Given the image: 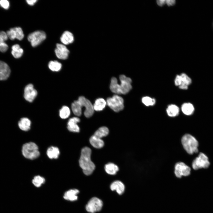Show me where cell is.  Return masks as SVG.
I'll return each mask as SVG.
<instances>
[{
    "instance_id": "obj_15",
    "label": "cell",
    "mask_w": 213,
    "mask_h": 213,
    "mask_svg": "<svg viewBox=\"0 0 213 213\" xmlns=\"http://www.w3.org/2000/svg\"><path fill=\"white\" fill-rule=\"evenodd\" d=\"M110 188L112 191L116 190L118 193L121 195L124 191L125 187L124 184L121 181L116 180L111 184Z\"/></svg>"
},
{
    "instance_id": "obj_38",
    "label": "cell",
    "mask_w": 213,
    "mask_h": 213,
    "mask_svg": "<svg viewBox=\"0 0 213 213\" xmlns=\"http://www.w3.org/2000/svg\"><path fill=\"white\" fill-rule=\"evenodd\" d=\"M181 82V77L180 75H178L176 76L175 80V83L176 86H179Z\"/></svg>"
},
{
    "instance_id": "obj_21",
    "label": "cell",
    "mask_w": 213,
    "mask_h": 213,
    "mask_svg": "<svg viewBox=\"0 0 213 213\" xmlns=\"http://www.w3.org/2000/svg\"><path fill=\"white\" fill-rule=\"evenodd\" d=\"M59 154V149L57 147L51 146L47 150V154L50 159H57Z\"/></svg>"
},
{
    "instance_id": "obj_36",
    "label": "cell",
    "mask_w": 213,
    "mask_h": 213,
    "mask_svg": "<svg viewBox=\"0 0 213 213\" xmlns=\"http://www.w3.org/2000/svg\"><path fill=\"white\" fill-rule=\"evenodd\" d=\"M0 5L4 9H7L9 7V4L7 0H1L0 1Z\"/></svg>"
},
{
    "instance_id": "obj_16",
    "label": "cell",
    "mask_w": 213,
    "mask_h": 213,
    "mask_svg": "<svg viewBox=\"0 0 213 213\" xmlns=\"http://www.w3.org/2000/svg\"><path fill=\"white\" fill-rule=\"evenodd\" d=\"M61 42L65 45H68L72 43L74 40L72 34L68 31H64L60 38Z\"/></svg>"
},
{
    "instance_id": "obj_32",
    "label": "cell",
    "mask_w": 213,
    "mask_h": 213,
    "mask_svg": "<svg viewBox=\"0 0 213 213\" xmlns=\"http://www.w3.org/2000/svg\"><path fill=\"white\" fill-rule=\"evenodd\" d=\"M70 111L69 108L67 106H63L59 110V114L60 117L63 119H65L69 116Z\"/></svg>"
},
{
    "instance_id": "obj_18",
    "label": "cell",
    "mask_w": 213,
    "mask_h": 213,
    "mask_svg": "<svg viewBox=\"0 0 213 213\" xmlns=\"http://www.w3.org/2000/svg\"><path fill=\"white\" fill-rule=\"evenodd\" d=\"M31 122L28 118L23 117L21 119L18 123V125L20 128L24 131H28L30 128Z\"/></svg>"
},
{
    "instance_id": "obj_10",
    "label": "cell",
    "mask_w": 213,
    "mask_h": 213,
    "mask_svg": "<svg viewBox=\"0 0 213 213\" xmlns=\"http://www.w3.org/2000/svg\"><path fill=\"white\" fill-rule=\"evenodd\" d=\"M78 100L82 107L84 106L85 108L84 112L85 116L87 118L91 117L94 113V110L91 101L83 96H80Z\"/></svg>"
},
{
    "instance_id": "obj_23",
    "label": "cell",
    "mask_w": 213,
    "mask_h": 213,
    "mask_svg": "<svg viewBox=\"0 0 213 213\" xmlns=\"http://www.w3.org/2000/svg\"><path fill=\"white\" fill-rule=\"evenodd\" d=\"M106 104V102L104 99L98 98L96 100L93 105L94 110L97 111H101L105 107Z\"/></svg>"
},
{
    "instance_id": "obj_20",
    "label": "cell",
    "mask_w": 213,
    "mask_h": 213,
    "mask_svg": "<svg viewBox=\"0 0 213 213\" xmlns=\"http://www.w3.org/2000/svg\"><path fill=\"white\" fill-rule=\"evenodd\" d=\"M89 141L91 145L96 148H101L104 145V142L101 138H99L94 135L91 137Z\"/></svg>"
},
{
    "instance_id": "obj_22",
    "label": "cell",
    "mask_w": 213,
    "mask_h": 213,
    "mask_svg": "<svg viewBox=\"0 0 213 213\" xmlns=\"http://www.w3.org/2000/svg\"><path fill=\"white\" fill-rule=\"evenodd\" d=\"M168 115L171 117H174L177 116L179 112V109L175 104H170L169 105L166 109Z\"/></svg>"
},
{
    "instance_id": "obj_4",
    "label": "cell",
    "mask_w": 213,
    "mask_h": 213,
    "mask_svg": "<svg viewBox=\"0 0 213 213\" xmlns=\"http://www.w3.org/2000/svg\"><path fill=\"white\" fill-rule=\"evenodd\" d=\"M210 165V162L208 156L205 154L200 152L197 156L192 161V168L195 170L202 168L206 169Z\"/></svg>"
},
{
    "instance_id": "obj_3",
    "label": "cell",
    "mask_w": 213,
    "mask_h": 213,
    "mask_svg": "<svg viewBox=\"0 0 213 213\" xmlns=\"http://www.w3.org/2000/svg\"><path fill=\"white\" fill-rule=\"evenodd\" d=\"M22 153L26 158L31 160L37 158L40 155L38 147L33 142L26 143L23 145Z\"/></svg>"
},
{
    "instance_id": "obj_27",
    "label": "cell",
    "mask_w": 213,
    "mask_h": 213,
    "mask_svg": "<svg viewBox=\"0 0 213 213\" xmlns=\"http://www.w3.org/2000/svg\"><path fill=\"white\" fill-rule=\"evenodd\" d=\"M11 53L13 56L16 58L20 57L23 54V50L19 45L16 44L12 46Z\"/></svg>"
},
{
    "instance_id": "obj_12",
    "label": "cell",
    "mask_w": 213,
    "mask_h": 213,
    "mask_svg": "<svg viewBox=\"0 0 213 213\" xmlns=\"http://www.w3.org/2000/svg\"><path fill=\"white\" fill-rule=\"evenodd\" d=\"M56 56L58 58L65 59L68 57L69 51L64 44L57 43L55 50Z\"/></svg>"
},
{
    "instance_id": "obj_40",
    "label": "cell",
    "mask_w": 213,
    "mask_h": 213,
    "mask_svg": "<svg viewBox=\"0 0 213 213\" xmlns=\"http://www.w3.org/2000/svg\"><path fill=\"white\" fill-rule=\"evenodd\" d=\"M156 2L158 5L160 6H162L166 3L165 0H158Z\"/></svg>"
},
{
    "instance_id": "obj_34",
    "label": "cell",
    "mask_w": 213,
    "mask_h": 213,
    "mask_svg": "<svg viewBox=\"0 0 213 213\" xmlns=\"http://www.w3.org/2000/svg\"><path fill=\"white\" fill-rule=\"evenodd\" d=\"M142 101L145 105L147 106H153L156 103L155 99L147 96L143 97L142 98Z\"/></svg>"
},
{
    "instance_id": "obj_17",
    "label": "cell",
    "mask_w": 213,
    "mask_h": 213,
    "mask_svg": "<svg viewBox=\"0 0 213 213\" xmlns=\"http://www.w3.org/2000/svg\"><path fill=\"white\" fill-rule=\"evenodd\" d=\"M79 193V191L77 189L70 190L64 193V198L66 200L70 201H76L78 199L77 195Z\"/></svg>"
},
{
    "instance_id": "obj_28",
    "label": "cell",
    "mask_w": 213,
    "mask_h": 213,
    "mask_svg": "<svg viewBox=\"0 0 213 213\" xmlns=\"http://www.w3.org/2000/svg\"><path fill=\"white\" fill-rule=\"evenodd\" d=\"M110 88L112 92L120 94L119 84L118 83L117 78L114 77L111 78Z\"/></svg>"
},
{
    "instance_id": "obj_29",
    "label": "cell",
    "mask_w": 213,
    "mask_h": 213,
    "mask_svg": "<svg viewBox=\"0 0 213 213\" xmlns=\"http://www.w3.org/2000/svg\"><path fill=\"white\" fill-rule=\"evenodd\" d=\"M109 130L107 128L103 126L99 128L93 135L95 136L101 138L104 137L106 136L109 134Z\"/></svg>"
},
{
    "instance_id": "obj_1",
    "label": "cell",
    "mask_w": 213,
    "mask_h": 213,
    "mask_svg": "<svg viewBox=\"0 0 213 213\" xmlns=\"http://www.w3.org/2000/svg\"><path fill=\"white\" fill-rule=\"evenodd\" d=\"M91 151L89 147H85L81 150L79 160L80 167L84 173L87 175H91L94 170L95 166L91 159Z\"/></svg>"
},
{
    "instance_id": "obj_8",
    "label": "cell",
    "mask_w": 213,
    "mask_h": 213,
    "mask_svg": "<svg viewBox=\"0 0 213 213\" xmlns=\"http://www.w3.org/2000/svg\"><path fill=\"white\" fill-rule=\"evenodd\" d=\"M103 206L102 201L96 197L91 198L86 206V209L87 212L94 213L100 211Z\"/></svg>"
},
{
    "instance_id": "obj_2",
    "label": "cell",
    "mask_w": 213,
    "mask_h": 213,
    "mask_svg": "<svg viewBox=\"0 0 213 213\" xmlns=\"http://www.w3.org/2000/svg\"><path fill=\"white\" fill-rule=\"evenodd\" d=\"M181 144L185 151L189 155L198 152L199 143L196 138L189 133H185L181 137Z\"/></svg>"
},
{
    "instance_id": "obj_41",
    "label": "cell",
    "mask_w": 213,
    "mask_h": 213,
    "mask_svg": "<svg viewBox=\"0 0 213 213\" xmlns=\"http://www.w3.org/2000/svg\"><path fill=\"white\" fill-rule=\"evenodd\" d=\"M37 1V0H26V2L28 4L30 5H33Z\"/></svg>"
},
{
    "instance_id": "obj_19",
    "label": "cell",
    "mask_w": 213,
    "mask_h": 213,
    "mask_svg": "<svg viewBox=\"0 0 213 213\" xmlns=\"http://www.w3.org/2000/svg\"><path fill=\"white\" fill-rule=\"evenodd\" d=\"M180 75L181 77V82L179 87L180 89H187L188 86L191 83V80L185 73H182Z\"/></svg>"
},
{
    "instance_id": "obj_9",
    "label": "cell",
    "mask_w": 213,
    "mask_h": 213,
    "mask_svg": "<svg viewBox=\"0 0 213 213\" xmlns=\"http://www.w3.org/2000/svg\"><path fill=\"white\" fill-rule=\"evenodd\" d=\"M119 78L120 81V84H119L120 94H126L132 88V80L130 78L123 75H121Z\"/></svg>"
},
{
    "instance_id": "obj_24",
    "label": "cell",
    "mask_w": 213,
    "mask_h": 213,
    "mask_svg": "<svg viewBox=\"0 0 213 213\" xmlns=\"http://www.w3.org/2000/svg\"><path fill=\"white\" fill-rule=\"evenodd\" d=\"M104 169L106 172L111 175H115L119 170L118 167L112 163H109L106 164L105 166Z\"/></svg>"
},
{
    "instance_id": "obj_31",
    "label": "cell",
    "mask_w": 213,
    "mask_h": 213,
    "mask_svg": "<svg viewBox=\"0 0 213 213\" xmlns=\"http://www.w3.org/2000/svg\"><path fill=\"white\" fill-rule=\"evenodd\" d=\"M49 69L53 71H59L62 67V64L57 61H50L48 64Z\"/></svg>"
},
{
    "instance_id": "obj_14",
    "label": "cell",
    "mask_w": 213,
    "mask_h": 213,
    "mask_svg": "<svg viewBox=\"0 0 213 213\" xmlns=\"http://www.w3.org/2000/svg\"><path fill=\"white\" fill-rule=\"evenodd\" d=\"M10 73V69L8 64L0 61V80L7 79L9 76Z\"/></svg>"
},
{
    "instance_id": "obj_5",
    "label": "cell",
    "mask_w": 213,
    "mask_h": 213,
    "mask_svg": "<svg viewBox=\"0 0 213 213\" xmlns=\"http://www.w3.org/2000/svg\"><path fill=\"white\" fill-rule=\"evenodd\" d=\"M106 102L108 106L116 112L122 110L124 107L123 99L117 95H114L111 97L108 98Z\"/></svg>"
},
{
    "instance_id": "obj_6",
    "label": "cell",
    "mask_w": 213,
    "mask_h": 213,
    "mask_svg": "<svg viewBox=\"0 0 213 213\" xmlns=\"http://www.w3.org/2000/svg\"><path fill=\"white\" fill-rule=\"evenodd\" d=\"M174 173L178 178L187 176L191 173V168L184 162L178 161L176 162L174 167Z\"/></svg>"
},
{
    "instance_id": "obj_7",
    "label": "cell",
    "mask_w": 213,
    "mask_h": 213,
    "mask_svg": "<svg viewBox=\"0 0 213 213\" xmlns=\"http://www.w3.org/2000/svg\"><path fill=\"white\" fill-rule=\"evenodd\" d=\"M46 38L45 33L42 31H34L29 35L28 41L31 43L33 47H36L39 45Z\"/></svg>"
},
{
    "instance_id": "obj_39",
    "label": "cell",
    "mask_w": 213,
    "mask_h": 213,
    "mask_svg": "<svg viewBox=\"0 0 213 213\" xmlns=\"http://www.w3.org/2000/svg\"><path fill=\"white\" fill-rule=\"evenodd\" d=\"M175 1L174 0H166V3L168 6H173L175 4Z\"/></svg>"
},
{
    "instance_id": "obj_37",
    "label": "cell",
    "mask_w": 213,
    "mask_h": 213,
    "mask_svg": "<svg viewBox=\"0 0 213 213\" xmlns=\"http://www.w3.org/2000/svg\"><path fill=\"white\" fill-rule=\"evenodd\" d=\"M8 49V46L5 42L0 43V51L1 52L6 51Z\"/></svg>"
},
{
    "instance_id": "obj_26",
    "label": "cell",
    "mask_w": 213,
    "mask_h": 213,
    "mask_svg": "<svg viewBox=\"0 0 213 213\" xmlns=\"http://www.w3.org/2000/svg\"><path fill=\"white\" fill-rule=\"evenodd\" d=\"M82 107L78 100L74 101L71 105L72 110L73 113L78 116H80L82 114Z\"/></svg>"
},
{
    "instance_id": "obj_30",
    "label": "cell",
    "mask_w": 213,
    "mask_h": 213,
    "mask_svg": "<svg viewBox=\"0 0 213 213\" xmlns=\"http://www.w3.org/2000/svg\"><path fill=\"white\" fill-rule=\"evenodd\" d=\"M14 37L21 40L24 38V35L22 28L20 27H15L11 29Z\"/></svg>"
},
{
    "instance_id": "obj_11",
    "label": "cell",
    "mask_w": 213,
    "mask_h": 213,
    "mask_svg": "<svg viewBox=\"0 0 213 213\" xmlns=\"http://www.w3.org/2000/svg\"><path fill=\"white\" fill-rule=\"evenodd\" d=\"M37 95V92L34 88L33 84H29L25 86L24 91V97L26 101L32 102Z\"/></svg>"
},
{
    "instance_id": "obj_25",
    "label": "cell",
    "mask_w": 213,
    "mask_h": 213,
    "mask_svg": "<svg viewBox=\"0 0 213 213\" xmlns=\"http://www.w3.org/2000/svg\"><path fill=\"white\" fill-rule=\"evenodd\" d=\"M193 105L189 103H186L183 104L181 106L183 112L185 115H190L192 114L194 111Z\"/></svg>"
},
{
    "instance_id": "obj_13",
    "label": "cell",
    "mask_w": 213,
    "mask_h": 213,
    "mask_svg": "<svg viewBox=\"0 0 213 213\" xmlns=\"http://www.w3.org/2000/svg\"><path fill=\"white\" fill-rule=\"evenodd\" d=\"M80 121L79 118L73 117L70 119L67 124V128L70 131L78 133L80 131V128L77 124Z\"/></svg>"
},
{
    "instance_id": "obj_35",
    "label": "cell",
    "mask_w": 213,
    "mask_h": 213,
    "mask_svg": "<svg viewBox=\"0 0 213 213\" xmlns=\"http://www.w3.org/2000/svg\"><path fill=\"white\" fill-rule=\"evenodd\" d=\"M8 38L6 33L4 31H0V43L4 42L7 40Z\"/></svg>"
},
{
    "instance_id": "obj_33",
    "label": "cell",
    "mask_w": 213,
    "mask_h": 213,
    "mask_svg": "<svg viewBox=\"0 0 213 213\" xmlns=\"http://www.w3.org/2000/svg\"><path fill=\"white\" fill-rule=\"evenodd\" d=\"M32 183L36 187H39L45 182L44 178L39 175L35 176L32 180Z\"/></svg>"
}]
</instances>
